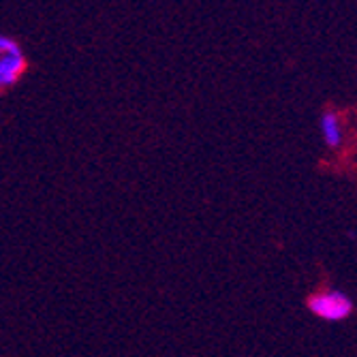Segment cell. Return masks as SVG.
<instances>
[{
    "label": "cell",
    "mask_w": 357,
    "mask_h": 357,
    "mask_svg": "<svg viewBox=\"0 0 357 357\" xmlns=\"http://www.w3.org/2000/svg\"><path fill=\"white\" fill-rule=\"evenodd\" d=\"M308 310L323 321H344L353 314V302L344 291H319L308 300Z\"/></svg>",
    "instance_id": "1"
},
{
    "label": "cell",
    "mask_w": 357,
    "mask_h": 357,
    "mask_svg": "<svg viewBox=\"0 0 357 357\" xmlns=\"http://www.w3.org/2000/svg\"><path fill=\"white\" fill-rule=\"evenodd\" d=\"M26 56L11 37H0V88H11L26 73Z\"/></svg>",
    "instance_id": "2"
},
{
    "label": "cell",
    "mask_w": 357,
    "mask_h": 357,
    "mask_svg": "<svg viewBox=\"0 0 357 357\" xmlns=\"http://www.w3.org/2000/svg\"><path fill=\"white\" fill-rule=\"evenodd\" d=\"M319 128H321L323 142H326L330 148H340V146H342L344 128H342V120H340V116H338V114H334V112H326V114L321 116Z\"/></svg>",
    "instance_id": "3"
}]
</instances>
